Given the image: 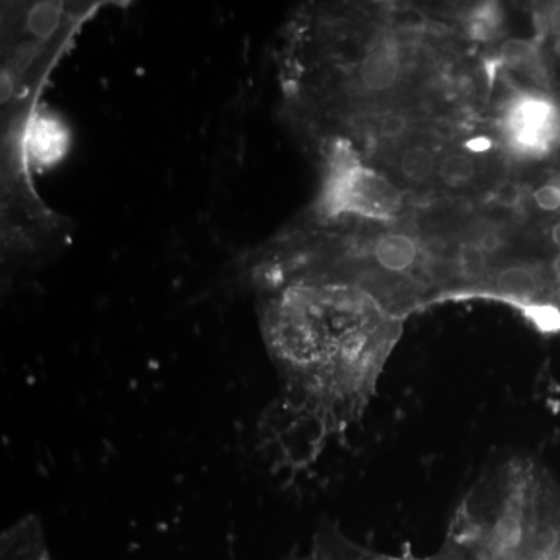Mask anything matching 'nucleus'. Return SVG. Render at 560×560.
I'll use <instances>...</instances> for the list:
<instances>
[{"label": "nucleus", "mask_w": 560, "mask_h": 560, "mask_svg": "<svg viewBox=\"0 0 560 560\" xmlns=\"http://www.w3.org/2000/svg\"><path fill=\"white\" fill-rule=\"evenodd\" d=\"M252 279L280 382L260 420V441L277 467L298 472L363 419L400 318L343 277L254 266Z\"/></svg>", "instance_id": "f257e3e1"}, {"label": "nucleus", "mask_w": 560, "mask_h": 560, "mask_svg": "<svg viewBox=\"0 0 560 560\" xmlns=\"http://www.w3.org/2000/svg\"><path fill=\"white\" fill-rule=\"evenodd\" d=\"M403 209V195L385 175L363 164L346 140H335L327 156L316 215L322 221L343 218L394 220Z\"/></svg>", "instance_id": "f03ea898"}, {"label": "nucleus", "mask_w": 560, "mask_h": 560, "mask_svg": "<svg viewBox=\"0 0 560 560\" xmlns=\"http://www.w3.org/2000/svg\"><path fill=\"white\" fill-rule=\"evenodd\" d=\"M500 130L517 158H545L560 142V108L546 95L522 92L504 108Z\"/></svg>", "instance_id": "7ed1b4c3"}, {"label": "nucleus", "mask_w": 560, "mask_h": 560, "mask_svg": "<svg viewBox=\"0 0 560 560\" xmlns=\"http://www.w3.org/2000/svg\"><path fill=\"white\" fill-rule=\"evenodd\" d=\"M24 144L32 167L42 170L52 167L66 154L69 131L55 116L39 112L28 122Z\"/></svg>", "instance_id": "20e7f679"}, {"label": "nucleus", "mask_w": 560, "mask_h": 560, "mask_svg": "<svg viewBox=\"0 0 560 560\" xmlns=\"http://www.w3.org/2000/svg\"><path fill=\"white\" fill-rule=\"evenodd\" d=\"M400 58L396 47L389 42L375 44L358 64V81L369 92L389 91L400 78Z\"/></svg>", "instance_id": "39448f33"}, {"label": "nucleus", "mask_w": 560, "mask_h": 560, "mask_svg": "<svg viewBox=\"0 0 560 560\" xmlns=\"http://www.w3.org/2000/svg\"><path fill=\"white\" fill-rule=\"evenodd\" d=\"M372 257L388 273L403 274L416 265L419 249L410 235L388 234L375 242Z\"/></svg>", "instance_id": "423d86ee"}, {"label": "nucleus", "mask_w": 560, "mask_h": 560, "mask_svg": "<svg viewBox=\"0 0 560 560\" xmlns=\"http://www.w3.org/2000/svg\"><path fill=\"white\" fill-rule=\"evenodd\" d=\"M438 175L447 186L464 187L475 178L476 165L467 154H448L439 164Z\"/></svg>", "instance_id": "0eeeda50"}, {"label": "nucleus", "mask_w": 560, "mask_h": 560, "mask_svg": "<svg viewBox=\"0 0 560 560\" xmlns=\"http://www.w3.org/2000/svg\"><path fill=\"white\" fill-rule=\"evenodd\" d=\"M456 271L466 284H478L487 273V256L483 246L469 245L461 246L456 260Z\"/></svg>", "instance_id": "6e6552de"}, {"label": "nucleus", "mask_w": 560, "mask_h": 560, "mask_svg": "<svg viewBox=\"0 0 560 560\" xmlns=\"http://www.w3.org/2000/svg\"><path fill=\"white\" fill-rule=\"evenodd\" d=\"M400 172L411 182H424L434 172V156L428 148L411 147L403 151Z\"/></svg>", "instance_id": "1a4fd4ad"}, {"label": "nucleus", "mask_w": 560, "mask_h": 560, "mask_svg": "<svg viewBox=\"0 0 560 560\" xmlns=\"http://www.w3.org/2000/svg\"><path fill=\"white\" fill-rule=\"evenodd\" d=\"M501 58L504 63L515 70H526V72H536L539 66V55L536 47L531 42L522 39H511L501 47Z\"/></svg>", "instance_id": "9d476101"}, {"label": "nucleus", "mask_w": 560, "mask_h": 560, "mask_svg": "<svg viewBox=\"0 0 560 560\" xmlns=\"http://www.w3.org/2000/svg\"><path fill=\"white\" fill-rule=\"evenodd\" d=\"M522 196V187L518 186L517 182L503 181L495 187L494 193H492V201H494L497 206L512 209V207L520 204Z\"/></svg>", "instance_id": "9b49d317"}, {"label": "nucleus", "mask_w": 560, "mask_h": 560, "mask_svg": "<svg viewBox=\"0 0 560 560\" xmlns=\"http://www.w3.org/2000/svg\"><path fill=\"white\" fill-rule=\"evenodd\" d=\"M534 203L545 212H554L560 209V187L557 184H545L532 193Z\"/></svg>", "instance_id": "f8f14e48"}, {"label": "nucleus", "mask_w": 560, "mask_h": 560, "mask_svg": "<svg viewBox=\"0 0 560 560\" xmlns=\"http://www.w3.org/2000/svg\"><path fill=\"white\" fill-rule=\"evenodd\" d=\"M406 130L405 117L399 114H391V116L383 117L380 122V134L386 139H399Z\"/></svg>", "instance_id": "ddd939ff"}, {"label": "nucleus", "mask_w": 560, "mask_h": 560, "mask_svg": "<svg viewBox=\"0 0 560 560\" xmlns=\"http://www.w3.org/2000/svg\"><path fill=\"white\" fill-rule=\"evenodd\" d=\"M551 238H553L554 245L560 248V223L554 224L551 229Z\"/></svg>", "instance_id": "4468645a"}, {"label": "nucleus", "mask_w": 560, "mask_h": 560, "mask_svg": "<svg viewBox=\"0 0 560 560\" xmlns=\"http://www.w3.org/2000/svg\"><path fill=\"white\" fill-rule=\"evenodd\" d=\"M557 186L560 187V176H559V181L556 182Z\"/></svg>", "instance_id": "2eb2a0df"}]
</instances>
